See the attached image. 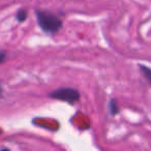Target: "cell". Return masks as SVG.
<instances>
[{
	"instance_id": "obj_1",
	"label": "cell",
	"mask_w": 151,
	"mask_h": 151,
	"mask_svg": "<svg viewBox=\"0 0 151 151\" xmlns=\"http://www.w3.org/2000/svg\"><path fill=\"white\" fill-rule=\"evenodd\" d=\"M36 19L40 29L46 33L54 34L62 27V21L54 14L46 11H36Z\"/></svg>"
},
{
	"instance_id": "obj_2",
	"label": "cell",
	"mask_w": 151,
	"mask_h": 151,
	"mask_svg": "<svg viewBox=\"0 0 151 151\" xmlns=\"http://www.w3.org/2000/svg\"><path fill=\"white\" fill-rule=\"evenodd\" d=\"M50 97L73 105V104L77 103V101H79V99H80V93L75 88L62 87V88H58L53 91V92H51Z\"/></svg>"
},
{
	"instance_id": "obj_3",
	"label": "cell",
	"mask_w": 151,
	"mask_h": 151,
	"mask_svg": "<svg viewBox=\"0 0 151 151\" xmlns=\"http://www.w3.org/2000/svg\"><path fill=\"white\" fill-rule=\"evenodd\" d=\"M140 69H141V71H142L143 75H144V77L147 79V81H148V82L150 83V85H151V68H149V67L141 64L140 65Z\"/></svg>"
},
{
	"instance_id": "obj_4",
	"label": "cell",
	"mask_w": 151,
	"mask_h": 151,
	"mask_svg": "<svg viewBox=\"0 0 151 151\" xmlns=\"http://www.w3.org/2000/svg\"><path fill=\"white\" fill-rule=\"evenodd\" d=\"M109 110H110V113H111V115H116V114L119 112L117 101H116L115 99H111V101L109 103Z\"/></svg>"
},
{
	"instance_id": "obj_5",
	"label": "cell",
	"mask_w": 151,
	"mask_h": 151,
	"mask_svg": "<svg viewBox=\"0 0 151 151\" xmlns=\"http://www.w3.org/2000/svg\"><path fill=\"white\" fill-rule=\"evenodd\" d=\"M16 18H17V20L19 22H24L26 20V18H27V12L24 11V9H21V11L18 12Z\"/></svg>"
},
{
	"instance_id": "obj_6",
	"label": "cell",
	"mask_w": 151,
	"mask_h": 151,
	"mask_svg": "<svg viewBox=\"0 0 151 151\" xmlns=\"http://www.w3.org/2000/svg\"><path fill=\"white\" fill-rule=\"evenodd\" d=\"M6 59V53L4 51H0V64L3 63Z\"/></svg>"
},
{
	"instance_id": "obj_7",
	"label": "cell",
	"mask_w": 151,
	"mask_h": 151,
	"mask_svg": "<svg viewBox=\"0 0 151 151\" xmlns=\"http://www.w3.org/2000/svg\"><path fill=\"white\" fill-rule=\"evenodd\" d=\"M2 94V86H1V83H0V96Z\"/></svg>"
}]
</instances>
